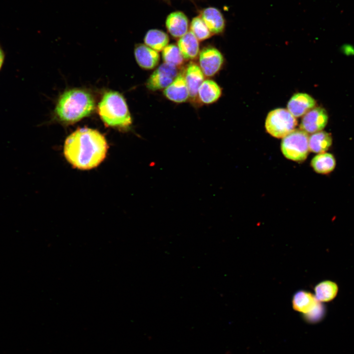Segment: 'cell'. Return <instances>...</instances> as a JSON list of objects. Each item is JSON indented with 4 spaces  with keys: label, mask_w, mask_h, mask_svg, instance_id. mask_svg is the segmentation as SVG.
Listing matches in <instances>:
<instances>
[{
    "label": "cell",
    "mask_w": 354,
    "mask_h": 354,
    "mask_svg": "<svg viewBox=\"0 0 354 354\" xmlns=\"http://www.w3.org/2000/svg\"><path fill=\"white\" fill-rule=\"evenodd\" d=\"M308 140L307 133L301 129H295L283 138L281 143L282 152L289 159L304 161L309 151Z\"/></svg>",
    "instance_id": "4"
},
{
    "label": "cell",
    "mask_w": 354,
    "mask_h": 354,
    "mask_svg": "<svg viewBox=\"0 0 354 354\" xmlns=\"http://www.w3.org/2000/svg\"><path fill=\"white\" fill-rule=\"evenodd\" d=\"M166 27L174 37H180L188 32V20L181 11L171 13L166 20Z\"/></svg>",
    "instance_id": "14"
},
{
    "label": "cell",
    "mask_w": 354,
    "mask_h": 354,
    "mask_svg": "<svg viewBox=\"0 0 354 354\" xmlns=\"http://www.w3.org/2000/svg\"><path fill=\"white\" fill-rule=\"evenodd\" d=\"M292 305L295 310L301 313L304 318L306 319L316 311L322 304L310 292L299 291L293 297Z\"/></svg>",
    "instance_id": "9"
},
{
    "label": "cell",
    "mask_w": 354,
    "mask_h": 354,
    "mask_svg": "<svg viewBox=\"0 0 354 354\" xmlns=\"http://www.w3.org/2000/svg\"><path fill=\"white\" fill-rule=\"evenodd\" d=\"M163 93L168 99L175 102L182 103L186 101L189 94L183 74L179 73L177 75L172 83L165 88Z\"/></svg>",
    "instance_id": "11"
},
{
    "label": "cell",
    "mask_w": 354,
    "mask_h": 354,
    "mask_svg": "<svg viewBox=\"0 0 354 354\" xmlns=\"http://www.w3.org/2000/svg\"><path fill=\"white\" fill-rule=\"evenodd\" d=\"M94 108L95 101L90 93L74 88L64 92L60 96L55 114L60 121L72 124L89 116Z\"/></svg>",
    "instance_id": "2"
},
{
    "label": "cell",
    "mask_w": 354,
    "mask_h": 354,
    "mask_svg": "<svg viewBox=\"0 0 354 354\" xmlns=\"http://www.w3.org/2000/svg\"><path fill=\"white\" fill-rule=\"evenodd\" d=\"M98 111L107 126L126 130L131 125L132 118L126 101L118 92H106L98 104Z\"/></svg>",
    "instance_id": "3"
},
{
    "label": "cell",
    "mask_w": 354,
    "mask_h": 354,
    "mask_svg": "<svg viewBox=\"0 0 354 354\" xmlns=\"http://www.w3.org/2000/svg\"><path fill=\"white\" fill-rule=\"evenodd\" d=\"M316 102L310 95L305 93L293 95L287 104V110L295 118L303 116L315 107Z\"/></svg>",
    "instance_id": "10"
},
{
    "label": "cell",
    "mask_w": 354,
    "mask_h": 354,
    "mask_svg": "<svg viewBox=\"0 0 354 354\" xmlns=\"http://www.w3.org/2000/svg\"><path fill=\"white\" fill-rule=\"evenodd\" d=\"M311 165L316 173L326 174L334 170L336 161L332 154L323 152L314 156L311 160Z\"/></svg>",
    "instance_id": "19"
},
{
    "label": "cell",
    "mask_w": 354,
    "mask_h": 354,
    "mask_svg": "<svg viewBox=\"0 0 354 354\" xmlns=\"http://www.w3.org/2000/svg\"><path fill=\"white\" fill-rule=\"evenodd\" d=\"M177 74L176 67L163 63L151 74L146 86L153 91L165 88L172 83Z\"/></svg>",
    "instance_id": "6"
},
{
    "label": "cell",
    "mask_w": 354,
    "mask_h": 354,
    "mask_svg": "<svg viewBox=\"0 0 354 354\" xmlns=\"http://www.w3.org/2000/svg\"><path fill=\"white\" fill-rule=\"evenodd\" d=\"M200 67L191 63L186 68L185 79L189 91V97L195 99L198 96L199 88L204 81V76Z\"/></svg>",
    "instance_id": "15"
},
{
    "label": "cell",
    "mask_w": 354,
    "mask_h": 354,
    "mask_svg": "<svg viewBox=\"0 0 354 354\" xmlns=\"http://www.w3.org/2000/svg\"><path fill=\"white\" fill-rule=\"evenodd\" d=\"M221 94V89L218 84L210 80H205L198 90L200 100L205 104L212 103L217 101Z\"/></svg>",
    "instance_id": "17"
},
{
    "label": "cell",
    "mask_w": 354,
    "mask_h": 354,
    "mask_svg": "<svg viewBox=\"0 0 354 354\" xmlns=\"http://www.w3.org/2000/svg\"><path fill=\"white\" fill-rule=\"evenodd\" d=\"M200 17L211 33L219 34L223 31L225 20L217 8L213 7L205 8L201 11Z\"/></svg>",
    "instance_id": "13"
},
{
    "label": "cell",
    "mask_w": 354,
    "mask_h": 354,
    "mask_svg": "<svg viewBox=\"0 0 354 354\" xmlns=\"http://www.w3.org/2000/svg\"><path fill=\"white\" fill-rule=\"evenodd\" d=\"M190 31L198 40H204L211 36V32L201 17H194L190 24Z\"/></svg>",
    "instance_id": "23"
},
{
    "label": "cell",
    "mask_w": 354,
    "mask_h": 354,
    "mask_svg": "<svg viewBox=\"0 0 354 354\" xmlns=\"http://www.w3.org/2000/svg\"><path fill=\"white\" fill-rule=\"evenodd\" d=\"M332 142V137L329 133L322 131L317 132L309 137V149L313 152L323 153L329 148Z\"/></svg>",
    "instance_id": "18"
},
{
    "label": "cell",
    "mask_w": 354,
    "mask_h": 354,
    "mask_svg": "<svg viewBox=\"0 0 354 354\" xmlns=\"http://www.w3.org/2000/svg\"><path fill=\"white\" fill-rule=\"evenodd\" d=\"M223 61L222 54L214 47L205 48L199 54L200 67L206 76H212L217 73L221 68Z\"/></svg>",
    "instance_id": "7"
},
{
    "label": "cell",
    "mask_w": 354,
    "mask_h": 354,
    "mask_svg": "<svg viewBox=\"0 0 354 354\" xmlns=\"http://www.w3.org/2000/svg\"><path fill=\"white\" fill-rule=\"evenodd\" d=\"M177 47L183 59H195L199 52L198 39L191 31L180 37Z\"/></svg>",
    "instance_id": "16"
},
{
    "label": "cell",
    "mask_w": 354,
    "mask_h": 354,
    "mask_svg": "<svg viewBox=\"0 0 354 354\" xmlns=\"http://www.w3.org/2000/svg\"><path fill=\"white\" fill-rule=\"evenodd\" d=\"M108 146L99 131L84 127L77 129L66 138L64 155L74 167L89 170L98 166L105 159Z\"/></svg>",
    "instance_id": "1"
},
{
    "label": "cell",
    "mask_w": 354,
    "mask_h": 354,
    "mask_svg": "<svg viewBox=\"0 0 354 354\" xmlns=\"http://www.w3.org/2000/svg\"><path fill=\"white\" fill-rule=\"evenodd\" d=\"M297 124L296 118L287 109L277 108L268 114L265 127L271 136L280 138L294 130Z\"/></svg>",
    "instance_id": "5"
},
{
    "label": "cell",
    "mask_w": 354,
    "mask_h": 354,
    "mask_svg": "<svg viewBox=\"0 0 354 354\" xmlns=\"http://www.w3.org/2000/svg\"><path fill=\"white\" fill-rule=\"evenodd\" d=\"M5 59L4 52L0 44V70L1 69Z\"/></svg>",
    "instance_id": "24"
},
{
    "label": "cell",
    "mask_w": 354,
    "mask_h": 354,
    "mask_svg": "<svg viewBox=\"0 0 354 354\" xmlns=\"http://www.w3.org/2000/svg\"><path fill=\"white\" fill-rule=\"evenodd\" d=\"M136 60L139 65L145 69H152L159 61V55L146 45L137 44L134 49Z\"/></svg>",
    "instance_id": "12"
},
{
    "label": "cell",
    "mask_w": 354,
    "mask_h": 354,
    "mask_svg": "<svg viewBox=\"0 0 354 354\" xmlns=\"http://www.w3.org/2000/svg\"><path fill=\"white\" fill-rule=\"evenodd\" d=\"M315 298L319 302H327L333 299L337 295V285L330 281H324L315 287Z\"/></svg>",
    "instance_id": "21"
},
{
    "label": "cell",
    "mask_w": 354,
    "mask_h": 354,
    "mask_svg": "<svg viewBox=\"0 0 354 354\" xmlns=\"http://www.w3.org/2000/svg\"><path fill=\"white\" fill-rule=\"evenodd\" d=\"M328 121V115L321 107H314L303 116L300 128L307 133H314L323 130Z\"/></svg>",
    "instance_id": "8"
},
{
    "label": "cell",
    "mask_w": 354,
    "mask_h": 354,
    "mask_svg": "<svg viewBox=\"0 0 354 354\" xmlns=\"http://www.w3.org/2000/svg\"><path fill=\"white\" fill-rule=\"evenodd\" d=\"M162 58L164 63L177 67L181 65L183 58L178 49L175 44H169L162 50Z\"/></svg>",
    "instance_id": "22"
},
{
    "label": "cell",
    "mask_w": 354,
    "mask_h": 354,
    "mask_svg": "<svg viewBox=\"0 0 354 354\" xmlns=\"http://www.w3.org/2000/svg\"><path fill=\"white\" fill-rule=\"evenodd\" d=\"M169 41L167 34L157 29L149 30L144 37L145 44L157 52L162 51L168 45Z\"/></svg>",
    "instance_id": "20"
}]
</instances>
